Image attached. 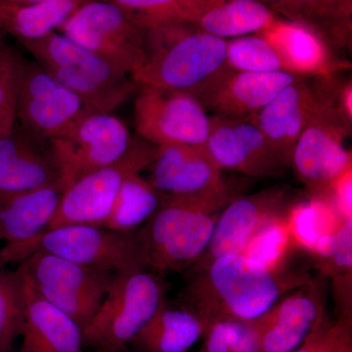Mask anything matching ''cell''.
<instances>
[{
	"instance_id": "cell-1",
	"label": "cell",
	"mask_w": 352,
	"mask_h": 352,
	"mask_svg": "<svg viewBox=\"0 0 352 352\" xmlns=\"http://www.w3.org/2000/svg\"><path fill=\"white\" fill-rule=\"evenodd\" d=\"M191 274L182 305L200 315L208 328L219 321L254 320L285 294L314 279L305 270H268L243 254H224Z\"/></svg>"
},
{
	"instance_id": "cell-2",
	"label": "cell",
	"mask_w": 352,
	"mask_h": 352,
	"mask_svg": "<svg viewBox=\"0 0 352 352\" xmlns=\"http://www.w3.org/2000/svg\"><path fill=\"white\" fill-rule=\"evenodd\" d=\"M228 201L163 195L161 205L135 232L141 263L159 273L182 272L201 258Z\"/></svg>"
},
{
	"instance_id": "cell-3",
	"label": "cell",
	"mask_w": 352,
	"mask_h": 352,
	"mask_svg": "<svg viewBox=\"0 0 352 352\" xmlns=\"http://www.w3.org/2000/svg\"><path fill=\"white\" fill-rule=\"evenodd\" d=\"M226 41L194 25L146 31L145 59L131 78L138 87L190 91L226 64Z\"/></svg>"
},
{
	"instance_id": "cell-4",
	"label": "cell",
	"mask_w": 352,
	"mask_h": 352,
	"mask_svg": "<svg viewBox=\"0 0 352 352\" xmlns=\"http://www.w3.org/2000/svg\"><path fill=\"white\" fill-rule=\"evenodd\" d=\"M18 44L44 71L78 95L90 113H112L138 89L131 76L59 32Z\"/></svg>"
},
{
	"instance_id": "cell-5",
	"label": "cell",
	"mask_w": 352,
	"mask_h": 352,
	"mask_svg": "<svg viewBox=\"0 0 352 352\" xmlns=\"http://www.w3.org/2000/svg\"><path fill=\"white\" fill-rule=\"evenodd\" d=\"M166 282L132 266L113 274L107 293L83 328L85 346L97 352H120L131 344L166 300Z\"/></svg>"
},
{
	"instance_id": "cell-6",
	"label": "cell",
	"mask_w": 352,
	"mask_h": 352,
	"mask_svg": "<svg viewBox=\"0 0 352 352\" xmlns=\"http://www.w3.org/2000/svg\"><path fill=\"white\" fill-rule=\"evenodd\" d=\"M39 295L83 328L100 307L115 273L36 250L17 270Z\"/></svg>"
},
{
	"instance_id": "cell-7",
	"label": "cell",
	"mask_w": 352,
	"mask_h": 352,
	"mask_svg": "<svg viewBox=\"0 0 352 352\" xmlns=\"http://www.w3.org/2000/svg\"><path fill=\"white\" fill-rule=\"evenodd\" d=\"M317 96L316 107L296 141L289 166L312 193L324 194L352 168L351 151L344 146L351 135V122L329 97L321 92H317Z\"/></svg>"
},
{
	"instance_id": "cell-8",
	"label": "cell",
	"mask_w": 352,
	"mask_h": 352,
	"mask_svg": "<svg viewBox=\"0 0 352 352\" xmlns=\"http://www.w3.org/2000/svg\"><path fill=\"white\" fill-rule=\"evenodd\" d=\"M146 31L119 7L101 0H85L58 30L129 76L144 62Z\"/></svg>"
},
{
	"instance_id": "cell-9",
	"label": "cell",
	"mask_w": 352,
	"mask_h": 352,
	"mask_svg": "<svg viewBox=\"0 0 352 352\" xmlns=\"http://www.w3.org/2000/svg\"><path fill=\"white\" fill-rule=\"evenodd\" d=\"M138 139L113 113H89L50 141L64 187L122 159Z\"/></svg>"
},
{
	"instance_id": "cell-10",
	"label": "cell",
	"mask_w": 352,
	"mask_h": 352,
	"mask_svg": "<svg viewBox=\"0 0 352 352\" xmlns=\"http://www.w3.org/2000/svg\"><path fill=\"white\" fill-rule=\"evenodd\" d=\"M156 147L140 138L117 163L85 173L67 185L50 228L78 224L103 227L122 182L148 168Z\"/></svg>"
},
{
	"instance_id": "cell-11",
	"label": "cell",
	"mask_w": 352,
	"mask_h": 352,
	"mask_svg": "<svg viewBox=\"0 0 352 352\" xmlns=\"http://www.w3.org/2000/svg\"><path fill=\"white\" fill-rule=\"evenodd\" d=\"M134 124L139 138L155 146H201L210 115L193 95L182 90L138 87Z\"/></svg>"
},
{
	"instance_id": "cell-12",
	"label": "cell",
	"mask_w": 352,
	"mask_h": 352,
	"mask_svg": "<svg viewBox=\"0 0 352 352\" xmlns=\"http://www.w3.org/2000/svg\"><path fill=\"white\" fill-rule=\"evenodd\" d=\"M89 113L78 95L36 61L25 59L16 105V126L21 131L50 143Z\"/></svg>"
},
{
	"instance_id": "cell-13",
	"label": "cell",
	"mask_w": 352,
	"mask_h": 352,
	"mask_svg": "<svg viewBox=\"0 0 352 352\" xmlns=\"http://www.w3.org/2000/svg\"><path fill=\"white\" fill-rule=\"evenodd\" d=\"M148 182L163 195L231 201L237 188L229 183L201 146H157Z\"/></svg>"
},
{
	"instance_id": "cell-14",
	"label": "cell",
	"mask_w": 352,
	"mask_h": 352,
	"mask_svg": "<svg viewBox=\"0 0 352 352\" xmlns=\"http://www.w3.org/2000/svg\"><path fill=\"white\" fill-rule=\"evenodd\" d=\"M36 250L111 273L142 266L135 232H117L102 226L78 224L48 229L36 243Z\"/></svg>"
},
{
	"instance_id": "cell-15",
	"label": "cell",
	"mask_w": 352,
	"mask_h": 352,
	"mask_svg": "<svg viewBox=\"0 0 352 352\" xmlns=\"http://www.w3.org/2000/svg\"><path fill=\"white\" fill-rule=\"evenodd\" d=\"M201 148L222 171H237L252 177H280L289 168L251 119L210 115V131Z\"/></svg>"
},
{
	"instance_id": "cell-16",
	"label": "cell",
	"mask_w": 352,
	"mask_h": 352,
	"mask_svg": "<svg viewBox=\"0 0 352 352\" xmlns=\"http://www.w3.org/2000/svg\"><path fill=\"white\" fill-rule=\"evenodd\" d=\"M298 76L282 73H254L222 66L190 94L212 116L250 120Z\"/></svg>"
},
{
	"instance_id": "cell-17",
	"label": "cell",
	"mask_w": 352,
	"mask_h": 352,
	"mask_svg": "<svg viewBox=\"0 0 352 352\" xmlns=\"http://www.w3.org/2000/svg\"><path fill=\"white\" fill-rule=\"evenodd\" d=\"M65 187L62 182L16 195L0 197L2 263L24 261L36 251L39 238L50 228Z\"/></svg>"
},
{
	"instance_id": "cell-18",
	"label": "cell",
	"mask_w": 352,
	"mask_h": 352,
	"mask_svg": "<svg viewBox=\"0 0 352 352\" xmlns=\"http://www.w3.org/2000/svg\"><path fill=\"white\" fill-rule=\"evenodd\" d=\"M283 189H267L251 196H238L220 212L212 239L190 273L206 267L214 259L228 254H242L252 236L275 215L288 210Z\"/></svg>"
},
{
	"instance_id": "cell-19",
	"label": "cell",
	"mask_w": 352,
	"mask_h": 352,
	"mask_svg": "<svg viewBox=\"0 0 352 352\" xmlns=\"http://www.w3.org/2000/svg\"><path fill=\"white\" fill-rule=\"evenodd\" d=\"M325 312L323 283L312 279L278 300L252 320L263 352H292L314 330Z\"/></svg>"
},
{
	"instance_id": "cell-20",
	"label": "cell",
	"mask_w": 352,
	"mask_h": 352,
	"mask_svg": "<svg viewBox=\"0 0 352 352\" xmlns=\"http://www.w3.org/2000/svg\"><path fill=\"white\" fill-rule=\"evenodd\" d=\"M61 173L50 143L41 142L14 126L0 136V197L56 184Z\"/></svg>"
},
{
	"instance_id": "cell-21",
	"label": "cell",
	"mask_w": 352,
	"mask_h": 352,
	"mask_svg": "<svg viewBox=\"0 0 352 352\" xmlns=\"http://www.w3.org/2000/svg\"><path fill=\"white\" fill-rule=\"evenodd\" d=\"M317 102L316 90L305 78H296L251 119L288 166Z\"/></svg>"
},
{
	"instance_id": "cell-22",
	"label": "cell",
	"mask_w": 352,
	"mask_h": 352,
	"mask_svg": "<svg viewBox=\"0 0 352 352\" xmlns=\"http://www.w3.org/2000/svg\"><path fill=\"white\" fill-rule=\"evenodd\" d=\"M17 272L24 311L21 352H83L82 328L39 295L29 280Z\"/></svg>"
},
{
	"instance_id": "cell-23",
	"label": "cell",
	"mask_w": 352,
	"mask_h": 352,
	"mask_svg": "<svg viewBox=\"0 0 352 352\" xmlns=\"http://www.w3.org/2000/svg\"><path fill=\"white\" fill-rule=\"evenodd\" d=\"M258 34L273 46L289 75L319 78L349 68L335 59L330 46L316 32L302 23L276 17Z\"/></svg>"
},
{
	"instance_id": "cell-24",
	"label": "cell",
	"mask_w": 352,
	"mask_h": 352,
	"mask_svg": "<svg viewBox=\"0 0 352 352\" xmlns=\"http://www.w3.org/2000/svg\"><path fill=\"white\" fill-rule=\"evenodd\" d=\"M207 329V322L193 309L170 305L166 298L131 344L138 352H188Z\"/></svg>"
},
{
	"instance_id": "cell-25",
	"label": "cell",
	"mask_w": 352,
	"mask_h": 352,
	"mask_svg": "<svg viewBox=\"0 0 352 352\" xmlns=\"http://www.w3.org/2000/svg\"><path fill=\"white\" fill-rule=\"evenodd\" d=\"M85 0H43L31 6L0 4V34L17 43L36 41L63 25Z\"/></svg>"
},
{
	"instance_id": "cell-26",
	"label": "cell",
	"mask_w": 352,
	"mask_h": 352,
	"mask_svg": "<svg viewBox=\"0 0 352 352\" xmlns=\"http://www.w3.org/2000/svg\"><path fill=\"white\" fill-rule=\"evenodd\" d=\"M276 18L261 0H217L197 19L196 28L222 39L258 34Z\"/></svg>"
},
{
	"instance_id": "cell-27",
	"label": "cell",
	"mask_w": 352,
	"mask_h": 352,
	"mask_svg": "<svg viewBox=\"0 0 352 352\" xmlns=\"http://www.w3.org/2000/svg\"><path fill=\"white\" fill-rule=\"evenodd\" d=\"M286 219L296 249L310 254L322 240L336 235L346 222L323 194H312L307 200L289 206Z\"/></svg>"
},
{
	"instance_id": "cell-28",
	"label": "cell",
	"mask_w": 352,
	"mask_h": 352,
	"mask_svg": "<svg viewBox=\"0 0 352 352\" xmlns=\"http://www.w3.org/2000/svg\"><path fill=\"white\" fill-rule=\"evenodd\" d=\"M163 194L140 173L127 176L103 227L122 233L141 228L161 205Z\"/></svg>"
},
{
	"instance_id": "cell-29",
	"label": "cell",
	"mask_w": 352,
	"mask_h": 352,
	"mask_svg": "<svg viewBox=\"0 0 352 352\" xmlns=\"http://www.w3.org/2000/svg\"><path fill=\"white\" fill-rule=\"evenodd\" d=\"M119 7L132 21L144 28L194 25L217 0H101Z\"/></svg>"
},
{
	"instance_id": "cell-30",
	"label": "cell",
	"mask_w": 352,
	"mask_h": 352,
	"mask_svg": "<svg viewBox=\"0 0 352 352\" xmlns=\"http://www.w3.org/2000/svg\"><path fill=\"white\" fill-rule=\"evenodd\" d=\"M315 268L332 282L339 316L352 317V220L344 222L328 256L314 259Z\"/></svg>"
},
{
	"instance_id": "cell-31",
	"label": "cell",
	"mask_w": 352,
	"mask_h": 352,
	"mask_svg": "<svg viewBox=\"0 0 352 352\" xmlns=\"http://www.w3.org/2000/svg\"><path fill=\"white\" fill-rule=\"evenodd\" d=\"M352 0H314L296 22L316 32L330 47L351 43Z\"/></svg>"
},
{
	"instance_id": "cell-32",
	"label": "cell",
	"mask_w": 352,
	"mask_h": 352,
	"mask_svg": "<svg viewBox=\"0 0 352 352\" xmlns=\"http://www.w3.org/2000/svg\"><path fill=\"white\" fill-rule=\"evenodd\" d=\"M286 212L266 221L252 236L242 252L268 270L281 271L288 268L287 261L296 249L287 223Z\"/></svg>"
},
{
	"instance_id": "cell-33",
	"label": "cell",
	"mask_w": 352,
	"mask_h": 352,
	"mask_svg": "<svg viewBox=\"0 0 352 352\" xmlns=\"http://www.w3.org/2000/svg\"><path fill=\"white\" fill-rule=\"evenodd\" d=\"M25 59L9 38L0 34V131L3 134L15 126L16 105Z\"/></svg>"
},
{
	"instance_id": "cell-34",
	"label": "cell",
	"mask_w": 352,
	"mask_h": 352,
	"mask_svg": "<svg viewBox=\"0 0 352 352\" xmlns=\"http://www.w3.org/2000/svg\"><path fill=\"white\" fill-rule=\"evenodd\" d=\"M226 66L254 73H286L276 51L258 34L226 41Z\"/></svg>"
},
{
	"instance_id": "cell-35",
	"label": "cell",
	"mask_w": 352,
	"mask_h": 352,
	"mask_svg": "<svg viewBox=\"0 0 352 352\" xmlns=\"http://www.w3.org/2000/svg\"><path fill=\"white\" fill-rule=\"evenodd\" d=\"M24 327L23 296L17 270H0V344L9 352Z\"/></svg>"
},
{
	"instance_id": "cell-36",
	"label": "cell",
	"mask_w": 352,
	"mask_h": 352,
	"mask_svg": "<svg viewBox=\"0 0 352 352\" xmlns=\"http://www.w3.org/2000/svg\"><path fill=\"white\" fill-rule=\"evenodd\" d=\"M199 352H263L252 321H219L208 326Z\"/></svg>"
},
{
	"instance_id": "cell-37",
	"label": "cell",
	"mask_w": 352,
	"mask_h": 352,
	"mask_svg": "<svg viewBox=\"0 0 352 352\" xmlns=\"http://www.w3.org/2000/svg\"><path fill=\"white\" fill-rule=\"evenodd\" d=\"M342 219L352 220V168L344 171L323 194Z\"/></svg>"
},
{
	"instance_id": "cell-38",
	"label": "cell",
	"mask_w": 352,
	"mask_h": 352,
	"mask_svg": "<svg viewBox=\"0 0 352 352\" xmlns=\"http://www.w3.org/2000/svg\"><path fill=\"white\" fill-rule=\"evenodd\" d=\"M324 352H352V317L339 316L333 321Z\"/></svg>"
},
{
	"instance_id": "cell-39",
	"label": "cell",
	"mask_w": 352,
	"mask_h": 352,
	"mask_svg": "<svg viewBox=\"0 0 352 352\" xmlns=\"http://www.w3.org/2000/svg\"><path fill=\"white\" fill-rule=\"evenodd\" d=\"M333 321L324 312L321 315L314 330L303 340L302 344L292 352H324L325 351L326 342L329 330L332 326Z\"/></svg>"
},
{
	"instance_id": "cell-40",
	"label": "cell",
	"mask_w": 352,
	"mask_h": 352,
	"mask_svg": "<svg viewBox=\"0 0 352 352\" xmlns=\"http://www.w3.org/2000/svg\"><path fill=\"white\" fill-rule=\"evenodd\" d=\"M274 13H280L289 21L300 19L303 11L314 0H261Z\"/></svg>"
},
{
	"instance_id": "cell-41",
	"label": "cell",
	"mask_w": 352,
	"mask_h": 352,
	"mask_svg": "<svg viewBox=\"0 0 352 352\" xmlns=\"http://www.w3.org/2000/svg\"><path fill=\"white\" fill-rule=\"evenodd\" d=\"M43 0H0V4L6 6H31Z\"/></svg>"
},
{
	"instance_id": "cell-42",
	"label": "cell",
	"mask_w": 352,
	"mask_h": 352,
	"mask_svg": "<svg viewBox=\"0 0 352 352\" xmlns=\"http://www.w3.org/2000/svg\"><path fill=\"white\" fill-rule=\"evenodd\" d=\"M4 267V264L2 263L1 256H0V270Z\"/></svg>"
},
{
	"instance_id": "cell-43",
	"label": "cell",
	"mask_w": 352,
	"mask_h": 352,
	"mask_svg": "<svg viewBox=\"0 0 352 352\" xmlns=\"http://www.w3.org/2000/svg\"><path fill=\"white\" fill-rule=\"evenodd\" d=\"M0 352H6L4 351V349H2L1 344H0Z\"/></svg>"
},
{
	"instance_id": "cell-44",
	"label": "cell",
	"mask_w": 352,
	"mask_h": 352,
	"mask_svg": "<svg viewBox=\"0 0 352 352\" xmlns=\"http://www.w3.org/2000/svg\"><path fill=\"white\" fill-rule=\"evenodd\" d=\"M3 135H6V134H3V133H2L1 131H0V136H3Z\"/></svg>"
}]
</instances>
